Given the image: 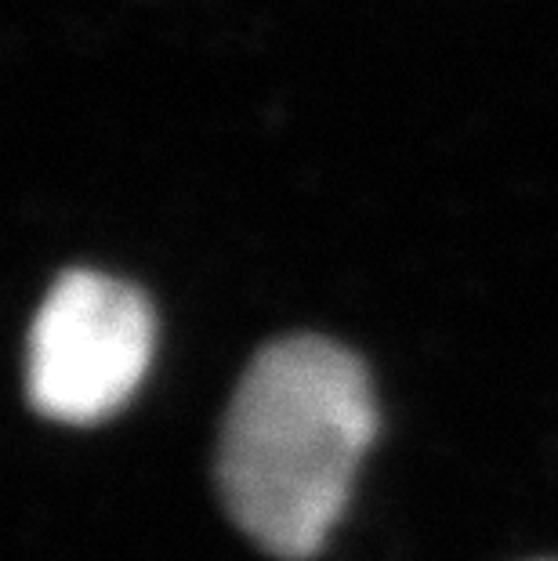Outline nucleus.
I'll list each match as a JSON object with an SVG mask.
<instances>
[{
  "label": "nucleus",
  "mask_w": 558,
  "mask_h": 561,
  "mask_svg": "<svg viewBox=\"0 0 558 561\" xmlns=\"http://www.w3.org/2000/svg\"><path fill=\"white\" fill-rule=\"evenodd\" d=\"M374 435V388L352 352L308 333L265 344L225 413V511L265 554L312 558L349 504Z\"/></svg>",
  "instance_id": "1"
},
{
  "label": "nucleus",
  "mask_w": 558,
  "mask_h": 561,
  "mask_svg": "<svg viewBox=\"0 0 558 561\" xmlns=\"http://www.w3.org/2000/svg\"><path fill=\"white\" fill-rule=\"evenodd\" d=\"M157 319L146 294L91 268L62 272L30 327V405L58 424H102L149 374Z\"/></svg>",
  "instance_id": "2"
}]
</instances>
